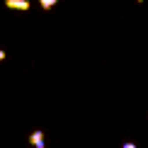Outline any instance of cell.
Returning <instances> with one entry per match:
<instances>
[{
	"instance_id": "6",
	"label": "cell",
	"mask_w": 148,
	"mask_h": 148,
	"mask_svg": "<svg viewBox=\"0 0 148 148\" xmlns=\"http://www.w3.org/2000/svg\"><path fill=\"white\" fill-rule=\"evenodd\" d=\"M136 3H138V5H141V3H143V0H136Z\"/></svg>"
},
{
	"instance_id": "2",
	"label": "cell",
	"mask_w": 148,
	"mask_h": 148,
	"mask_svg": "<svg viewBox=\"0 0 148 148\" xmlns=\"http://www.w3.org/2000/svg\"><path fill=\"white\" fill-rule=\"evenodd\" d=\"M29 143H32L34 148H46V143H44V131H39V129L32 131V134H29Z\"/></svg>"
},
{
	"instance_id": "4",
	"label": "cell",
	"mask_w": 148,
	"mask_h": 148,
	"mask_svg": "<svg viewBox=\"0 0 148 148\" xmlns=\"http://www.w3.org/2000/svg\"><path fill=\"white\" fill-rule=\"evenodd\" d=\"M121 148H138L136 143H121Z\"/></svg>"
},
{
	"instance_id": "5",
	"label": "cell",
	"mask_w": 148,
	"mask_h": 148,
	"mask_svg": "<svg viewBox=\"0 0 148 148\" xmlns=\"http://www.w3.org/2000/svg\"><path fill=\"white\" fill-rule=\"evenodd\" d=\"M5 58H8V53H5L3 49H0V61H5Z\"/></svg>"
},
{
	"instance_id": "3",
	"label": "cell",
	"mask_w": 148,
	"mask_h": 148,
	"mask_svg": "<svg viewBox=\"0 0 148 148\" xmlns=\"http://www.w3.org/2000/svg\"><path fill=\"white\" fill-rule=\"evenodd\" d=\"M58 0H39V5H41V10H51L53 5H56Z\"/></svg>"
},
{
	"instance_id": "1",
	"label": "cell",
	"mask_w": 148,
	"mask_h": 148,
	"mask_svg": "<svg viewBox=\"0 0 148 148\" xmlns=\"http://www.w3.org/2000/svg\"><path fill=\"white\" fill-rule=\"evenodd\" d=\"M5 8H10V10H22V12H27L29 8H32V3H29V0H5Z\"/></svg>"
}]
</instances>
